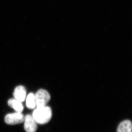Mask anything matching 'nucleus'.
I'll use <instances>...</instances> for the list:
<instances>
[{"label": "nucleus", "instance_id": "obj_1", "mask_svg": "<svg viewBox=\"0 0 132 132\" xmlns=\"http://www.w3.org/2000/svg\"><path fill=\"white\" fill-rule=\"evenodd\" d=\"M52 112L50 107H36L32 112V116L36 123L40 124L47 123L51 119Z\"/></svg>", "mask_w": 132, "mask_h": 132}, {"label": "nucleus", "instance_id": "obj_2", "mask_svg": "<svg viewBox=\"0 0 132 132\" xmlns=\"http://www.w3.org/2000/svg\"><path fill=\"white\" fill-rule=\"evenodd\" d=\"M34 95L36 107L47 106L51 100V96L48 92L43 89L38 90Z\"/></svg>", "mask_w": 132, "mask_h": 132}, {"label": "nucleus", "instance_id": "obj_3", "mask_svg": "<svg viewBox=\"0 0 132 132\" xmlns=\"http://www.w3.org/2000/svg\"><path fill=\"white\" fill-rule=\"evenodd\" d=\"M24 120V116L21 112H16L8 114L5 117V122L9 125L18 124L22 123Z\"/></svg>", "mask_w": 132, "mask_h": 132}, {"label": "nucleus", "instance_id": "obj_4", "mask_svg": "<svg viewBox=\"0 0 132 132\" xmlns=\"http://www.w3.org/2000/svg\"><path fill=\"white\" fill-rule=\"evenodd\" d=\"M24 128L26 132H36L37 129V125L32 115H26L24 120Z\"/></svg>", "mask_w": 132, "mask_h": 132}, {"label": "nucleus", "instance_id": "obj_5", "mask_svg": "<svg viewBox=\"0 0 132 132\" xmlns=\"http://www.w3.org/2000/svg\"><path fill=\"white\" fill-rule=\"evenodd\" d=\"M13 96L16 100L22 102L24 101L26 97V90L24 86H18L15 89Z\"/></svg>", "mask_w": 132, "mask_h": 132}, {"label": "nucleus", "instance_id": "obj_6", "mask_svg": "<svg viewBox=\"0 0 132 132\" xmlns=\"http://www.w3.org/2000/svg\"><path fill=\"white\" fill-rule=\"evenodd\" d=\"M117 132H132L131 121L127 120L120 123L118 127Z\"/></svg>", "mask_w": 132, "mask_h": 132}, {"label": "nucleus", "instance_id": "obj_7", "mask_svg": "<svg viewBox=\"0 0 132 132\" xmlns=\"http://www.w3.org/2000/svg\"><path fill=\"white\" fill-rule=\"evenodd\" d=\"M8 105L12 108H13L16 112L22 113L24 110V106L21 102L15 99H10L8 101Z\"/></svg>", "mask_w": 132, "mask_h": 132}, {"label": "nucleus", "instance_id": "obj_8", "mask_svg": "<svg viewBox=\"0 0 132 132\" xmlns=\"http://www.w3.org/2000/svg\"><path fill=\"white\" fill-rule=\"evenodd\" d=\"M26 106L28 108L30 109H33L36 107L35 95L34 93H29L27 96L26 98Z\"/></svg>", "mask_w": 132, "mask_h": 132}]
</instances>
